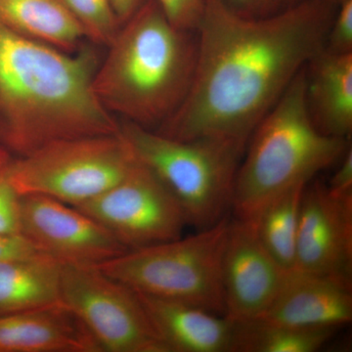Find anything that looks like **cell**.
<instances>
[{"instance_id": "4316f807", "label": "cell", "mask_w": 352, "mask_h": 352, "mask_svg": "<svg viewBox=\"0 0 352 352\" xmlns=\"http://www.w3.org/2000/svg\"><path fill=\"white\" fill-rule=\"evenodd\" d=\"M339 168L333 173L327 187L332 193L339 196H352V150H346L340 159Z\"/></svg>"}, {"instance_id": "6da1fadb", "label": "cell", "mask_w": 352, "mask_h": 352, "mask_svg": "<svg viewBox=\"0 0 352 352\" xmlns=\"http://www.w3.org/2000/svg\"><path fill=\"white\" fill-rule=\"evenodd\" d=\"M337 9L327 0H305L277 15L249 18L222 0H206L188 94L157 132L177 140L248 145L296 76L324 50Z\"/></svg>"}, {"instance_id": "603a6c76", "label": "cell", "mask_w": 352, "mask_h": 352, "mask_svg": "<svg viewBox=\"0 0 352 352\" xmlns=\"http://www.w3.org/2000/svg\"><path fill=\"white\" fill-rule=\"evenodd\" d=\"M171 24L178 29L196 32L206 0H156Z\"/></svg>"}, {"instance_id": "484cf974", "label": "cell", "mask_w": 352, "mask_h": 352, "mask_svg": "<svg viewBox=\"0 0 352 352\" xmlns=\"http://www.w3.org/2000/svg\"><path fill=\"white\" fill-rule=\"evenodd\" d=\"M39 252H41L22 234L0 233V261L29 258Z\"/></svg>"}, {"instance_id": "7402d4cb", "label": "cell", "mask_w": 352, "mask_h": 352, "mask_svg": "<svg viewBox=\"0 0 352 352\" xmlns=\"http://www.w3.org/2000/svg\"><path fill=\"white\" fill-rule=\"evenodd\" d=\"M324 50L332 54L352 53V0H346L338 7Z\"/></svg>"}, {"instance_id": "52a82bcc", "label": "cell", "mask_w": 352, "mask_h": 352, "mask_svg": "<svg viewBox=\"0 0 352 352\" xmlns=\"http://www.w3.org/2000/svg\"><path fill=\"white\" fill-rule=\"evenodd\" d=\"M138 162L120 131L53 141L12 159L6 175L20 196L50 197L74 207L117 184Z\"/></svg>"}, {"instance_id": "30bf717a", "label": "cell", "mask_w": 352, "mask_h": 352, "mask_svg": "<svg viewBox=\"0 0 352 352\" xmlns=\"http://www.w3.org/2000/svg\"><path fill=\"white\" fill-rule=\"evenodd\" d=\"M20 233L62 264L97 266L129 251L92 217L43 195L21 196Z\"/></svg>"}, {"instance_id": "d4e9b609", "label": "cell", "mask_w": 352, "mask_h": 352, "mask_svg": "<svg viewBox=\"0 0 352 352\" xmlns=\"http://www.w3.org/2000/svg\"><path fill=\"white\" fill-rule=\"evenodd\" d=\"M229 9L241 16L264 18L283 13L305 0H222Z\"/></svg>"}, {"instance_id": "5bb4252c", "label": "cell", "mask_w": 352, "mask_h": 352, "mask_svg": "<svg viewBox=\"0 0 352 352\" xmlns=\"http://www.w3.org/2000/svg\"><path fill=\"white\" fill-rule=\"evenodd\" d=\"M136 294L170 352H234L237 321L190 303Z\"/></svg>"}, {"instance_id": "ffe728a7", "label": "cell", "mask_w": 352, "mask_h": 352, "mask_svg": "<svg viewBox=\"0 0 352 352\" xmlns=\"http://www.w3.org/2000/svg\"><path fill=\"white\" fill-rule=\"evenodd\" d=\"M336 329L237 321L234 352H314L332 338Z\"/></svg>"}, {"instance_id": "4fadbf2b", "label": "cell", "mask_w": 352, "mask_h": 352, "mask_svg": "<svg viewBox=\"0 0 352 352\" xmlns=\"http://www.w3.org/2000/svg\"><path fill=\"white\" fill-rule=\"evenodd\" d=\"M254 320L303 328H339L352 320L351 287L332 278L287 271L276 296Z\"/></svg>"}, {"instance_id": "7c38bea8", "label": "cell", "mask_w": 352, "mask_h": 352, "mask_svg": "<svg viewBox=\"0 0 352 352\" xmlns=\"http://www.w3.org/2000/svg\"><path fill=\"white\" fill-rule=\"evenodd\" d=\"M287 271L259 240L254 222L230 221L222 259L226 316L234 321L258 319L274 300Z\"/></svg>"}, {"instance_id": "83f0119b", "label": "cell", "mask_w": 352, "mask_h": 352, "mask_svg": "<svg viewBox=\"0 0 352 352\" xmlns=\"http://www.w3.org/2000/svg\"><path fill=\"white\" fill-rule=\"evenodd\" d=\"M148 0H111L120 24L126 23Z\"/></svg>"}, {"instance_id": "f1b7e54d", "label": "cell", "mask_w": 352, "mask_h": 352, "mask_svg": "<svg viewBox=\"0 0 352 352\" xmlns=\"http://www.w3.org/2000/svg\"><path fill=\"white\" fill-rule=\"evenodd\" d=\"M11 161H12L11 153L6 150L3 146L0 145V173L6 170Z\"/></svg>"}, {"instance_id": "3957f363", "label": "cell", "mask_w": 352, "mask_h": 352, "mask_svg": "<svg viewBox=\"0 0 352 352\" xmlns=\"http://www.w3.org/2000/svg\"><path fill=\"white\" fill-rule=\"evenodd\" d=\"M98 66L94 90L102 105L141 126L166 122L188 94L197 60L196 32L171 24L148 0L120 25Z\"/></svg>"}, {"instance_id": "8fae6325", "label": "cell", "mask_w": 352, "mask_h": 352, "mask_svg": "<svg viewBox=\"0 0 352 352\" xmlns=\"http://www.w3.org/2000/svg\"><path fill=\"white\" fill-rule=\"evenodd\" d=\"M294 270L352 285V196L315 182L303 192Z\"/></svg>"}, {"instance_id": "2e32d148", "label": "cell", "mask_w": 352, "mask_h": 352, "mask_svg": "<svg viewBox=\"0 0 352 352\" xmlns=\"http://www.w3.org/2000/svg\"><path fill=\"white\" fill-rule=\"evenodd\" d=\"M305 97L319 131L349 139L352 131V53L319 52L305 67Z\"/></svg>"}, {"instance_id": "8992f818", "label": "cell", "mask_w": 352, "mask_h": 352, "mask_svg": "<svg viewBox=\"0 0 352 352\" xmlns=\"http://www.w3.org/2000/svg\"><path fill=\"white\" fill-rule=\"evenodd\" d=\"M229 224L226 217L195 235L131 250L96 267L136 293L226 315L222 259Z\"/></svg>"}, {"instance_id": "d6986e66", "label": "cell", "mask_w": 352, "mask_h": 352, "mask_svg": "<svg viewBox=\"0 0 352 352\" xmlns=\"http://www.w3.org/2000/svg\"><path fill=\"white\" fill-rule=\"evenodd\" d=\"M298 185L270 201L251 221L265 249L286 270L295 268L303 192Z\"/></svg>"}, {"instance_id": "f546056e", "label": "cell", "mask_w": 352, "mask_h": 352, "mask_svg": "<svg viewBox=\"0 0 352 352\" xmlns=\"http://www.w3.org/2000/svg\"><path fill=\"white\" fill-rule=\"evenodd\" d=\"M328 2H330L331 4H333V6L339 7L340 4L344 3V1H346V0H327Z\"/></svg>"}, {"instance_id": "277c9868", "label": "cell", "mask_w": 352, "mask_h": 352, "mask_svg": "<svg viewBox=\"0 0 352 352\" xmlns=\"http://www.w3.org/2000/svg\"><path fill=\"white\" fill-rule=\"evenodd\" d=\"M236 175V219L254 220L270 201L307 185L340 162L349 139L326 135L315 126L305 97V68L296 76L249 139Z\"/></svg>"}, {"instance_id": "9c48e42d", "label": "cell", "mask_w": 352, "mask_h": 352, "mask_svg": "<svg viewBox=\"0 0 352 352\" xmlns=\"http://www.w3.org/2000/svg\"><path fill=\"white\" fill-rule=\"evenodd\" d=\"M74 207L105 227L129 251L177 239L187 226L170 190L139 160L117 184Z\"/></svg>"}, {"instance_id": "cb8c5ba5", "label": "cell", "mask_w": 352, "mask_h": 352, "mask_svg": "<svg viewBox=\"0 0 352 352\" xmlns=\"http://www.w3.org/2000/svg\"><path fill=\"white\" fill-rule=\"evenodd\" d=\"M20 199L6 168L0 173V233H20Z\"/></svg>"}, {"instance_id": "44dd1931", "label": "cell", "mask_w": 352, "mask_h": 352, "mask_svg": "<svg viewBox=\"0 0 352 352\" xmlns=\"http://www.w3.org/2000/svg\"><path fill=\"white\" fill-rule=\"evenodd\" d=\"M69 12L95 43L109 45L120 25L111 0H63Z\"/></svg>"}, {"instance_id": "9a60e30c", "label": "cell", "mask_w": 352, "mask_h": 352, "mask_svg": "<svg viewBox=\"0 0 352 352\" xmlns=\"http://www.w3.org/2000/svg\"><path fill=\"white\" fill-rule=\"evenodd\" d=\"M0 352H102L63 303L0 315Z\"/></svg>"}, {"instance_id": "e0dca14e", "label": "cell", "mask_w": 352, "mask_h": 352, "mask_svg": "<svg viewBox=\"0 0 352 352\" xmlns=\"http://www.w3.org/2000/svg\"><path fill=\"white\" fill-rule=\"evenodd\" d=\"M62 266L43 252L0 261V315L31 311L61 302Z\"/></svg>"}, {"instance_id": "ac0fdd59", "label": "cell", "mask_w": 352, "mask_h": 352, "mask_svg": "<svg viewBox=\"0 0 352 352\" xmlns=\"http://www.w3.org/2000/svg\"><path fill=\"white\" fill-rule=\"evenodd\" d=\"M0 22L65 52H74L87 38L63 0H0Z\"/></svg>"}, {"instance_id": "ba28073f", "label": "cell", "mask_w": 352, "mask_h": 352, "mask_svg": "<svg viewBox=\"0 0 352 352\" xmlns=\"http://www.w3.org/2000/svg\"><path fill=\"white\" fill-rule=\"evenodd\" d=\"M60 302L94 336L102 352H170L138 294L96 266L63 264Z\"/></svg>"}, {"instance_id": "7a4b0ae2", "label": "cell", "mask_w": 352, "mask_h": 352, "mask_svg": "<svg viewBox=\"0 0 352 352\" xmlns=\"http://www.w3.org/2000/svg\"><path fill=\"white\" fill-rule=\"evenodd\" d=\"M98 59L25 38L0 22V145L22 157L62 139L118 133L94 90Z\"/></svg>"}, {"instance_id": "5b68a950", "label": "cell", "mask_w": 352, "mask_h": 352, "mask_svg": "<svg viewBox=\"0 0 352 352\" xmlns=\"http://www.w3.org/2000/svg\"><path fill=\"white\" fill-rule=\"evenodd\" d=\"M120 131L139 161L170 190L187 224L201 230L226 217L247 145L217 139L177 140L131 122Z\"/></svg>"}]
</instances>
